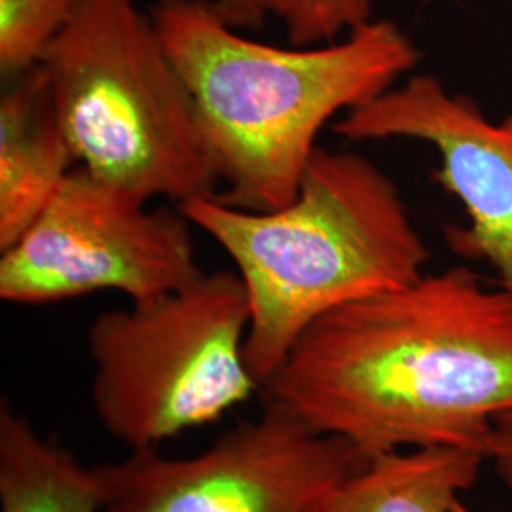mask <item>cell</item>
<instances>
[{"instance_id":"cell-1","label":"cell","mask_w":512,"mask_h":512,"mask_svg":"<svg viewBox=\"0 0 512 512\" xmlns=\"http://www.w3.org/2000/svg\"><path fill=\"white\" fill-rule=\"evenodd\" d=\"M363 459L458 446L488 456L512 414V296L465 266L330 311L260 387Z\"/></svg>"},{"instance_id":"cell-2","label":"cell","mask_w":512,"mask_h":512,"mask_svg":"<svg viewBox=\"0 0 512 512\" xmlns=\"http://www.w3.org/2000/svg\"><path fill=\"white\" fill-rule=\"evenodd\" d=\"M150 16L192 97L220 200L251 211L291 202L327 122L420 61L387 19L327 44L277 48L243 37L213 0H156Z\"/></svg>"},{"instance_id":"cell-3","label":"cell","mask_w":512,"mask_h":512,"mask_svg":"<svg viewBox=\"0 0 512 512\" xmlns=\"http://www.w3.org/2000/svg\"><path fill=\"white\" fill-rule=\"evenodd\" d=\"M179 207L236 266L251 310L245 359L260 387L311 323L414 283L431 258L399 186L357 152L315 148L296 196L277 209L219 196Z\"/></svg>"},{"instance_id":"cell-4","label":"cell","mask_w":512,"mask_h":512,"mask_svg":"<svg viewBox=\"0 0 512 512\" xmlns=\"http://www.w3.org/2000/svg\"><path fill=\"white\" fill-rule=\"evenodd\" d=\"M40 65L80 167L148 202L219 196L192 97L137 0H78Z\"/></svg>"},{"instance_id":"cell-5","label":"cell","mask_w":512,"mask_h":512,"mask_svg":"<svg viewBox=\"0 0 512 512\" xmlns=\"http://www.w3.org/2000/svg\"><path fill=\"white\" fill-rule=\"evenodd\" d=\"M249 321L245 287L230 270L99 313L88 330L92 401L110 437L129 450L158 448L260 393L245 359Z\"/></svg>"},{"instance_id":"cell-6","label":"cell","mask_w":512,"mask_h":512,"mask_svg":"<svg viewBox=\"0 0 512 512\" xmlns=\"http://www.w3.org/2000/svg\"><path fill=\"white\" fill-rule=\"evenodd\" d=\"M181 207L148 200L76 167L25 234L0 256V298L42 306L97 291L131 304L194 283L203 270Z\"/></svg>"},{"instance_id":"cell-7","label":"cell","mask_w":512,"mask_h":512,"mask_svg":"<svg viewBox=\"0 0 512 512\" xmlns=\"http://www.w3.org/2000/svg\"><path fill=\"white\" fill-rule=\"evenodd\" d=\"M366 459L274 404L190 458L131 450L103 465L101 512H329L330 499Z\"/></svg>"},{"instance_id":"cell-8","label":"cell","mask_w":512,"mask_h":512,"mask_svg":"<svg viewBox=\"0 0 512 512\" xmlns=\"http://www.w3.org/2000/svg\"><path fill=\"white\" fill-rule=\"evenodd\" d=\"M332 131L348 141L412 139L437 148L435 181L458 196L471 220L467 230H450V245L488 260L512 296V114L492 124L471 97L446 92L431 74H414L346 112Z\"/></svg>"},{"instance_id":"cell-9","label":"cell","mask_w":512,"mask_h":512,"mask_svg":"<svg viewBox=\"0 0 512 512\" xmlns=\"http://www.w3.org/2000/svg\"><path fill=\"white\" fill-rule=\"evenodd\" d=\"M76 164L38 65L12 80L0 99V251L25 234Z\"/></svg>"},{"instance_id":"cell-10","label":"cell","mask_w":512,"mask_h":512,"mask_svg":"<svg viewBox=\"0 0 512 512\" xmlns=\"http://www.w3.org/2000/svg\"><path fill=\"white\" fill-rule=\"evenodd\" d=\"M486 459L458 446L378 454L342 482L329 512H463L459 494L475 484Z\"/></svg>"},{"instance_id":"cell-11","label":"cell","mask_w":512,"mask_h":512,"mask_svg":"<svg viewBox=\"0 0 512 512\" xmlns=\"http://www.w3.org/2000/svg\"><path fill=\"white\" fill-rule=\"evenodd\" d=\"M103 465L86 467L38 435L8 403L0 406V512H101Z\"/></svg>"},{"instance_id":"cell-12","label":"cell","mask_w":512,"mask_h":512,"mask_svg":"<svg viewBox=\"0 0 512 512\" xmlns=\"http://www.w3.org/2000/svg\"><path fill=\"white\" fill-rule=\"evenodd\" d=\"M78 0H0V74L12 82L37 69Z\"/></svg>"},{"instance_id":"cell-13","label":"cell","mask_w":512,"mask_h":512,"mask_svg":"<svg viewBox=\"0 0 512 512\" xmlns=\"http://www.w3.org/2000/svg\"><path fill=\"white\" fill-rule=\"evenodd\" d=\"M374 0H270L291 46L306 48L334 42L372 19Z\"/></svg>"},{"instance_id":"cell-14","label":"cell","mask_w":512,"mask_h":512,"mask_svg":"<svg viewBox=\"0 0 512 512\" xmlns=\"http://www.w3.org/2000/svg\"><path fill=\"white\" fill-rule=\"evenodd\" d=\"M220 16L239 31H262L272 18L270 0H213Z\"/></svg>"},{"instance_id":"cell-15","label":"cell","mask_w":512,"mask_h":512,"mask_svg":"<svg viewBox=\"0 0 512 512\" xmlns=\"http://www.w3.org/2000/svg\"><path fill=\"white\" fill-rule=\"evenodd\" d=\"M488 459L494 461L497 475L512 490V414L501 416L495 421L488 446Z\"/></svg>"}]
</instances>
